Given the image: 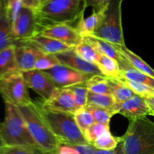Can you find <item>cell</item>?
Returning <instances> with one entry per match:
<instances>
[{
	"mask_svg": "<svg viewBox=\"0 0 154 154\" xmlns=\"http://www.w3.org/2000/svg\"><path fill=\"white\" fill-rule=\"evenodd\" d=\"M117 47L122 57L129 63L132 67L145 75L154 78L153 69L139 56L130 51L126 45H117Z\"/></svg>",
	"mask_w": 154,
	"mask_h": 154,
	"instance_id": "ac0fdd59",
	"label": "cell"
},
{
	"mask_svg": "<svg viewBox=\"0 0 154 154\" xmlns=\"http://www.w3.org/2000/svg\"><path fill=\"white\" fill-rule=\"evenodd\" d=\"M95 154H126V153H125L124 148H123L122 140H120V143H119V144L115 149H113V150H98L97 149Z\"/></svg>",
	"mask_w": 154,
	"mask_h": 154,
	"instance_id": "ab89813d",
	"label": "cell"
},
{
	"mask_svg": "<svg viewBox=\"0 0 154 154\" xmlns=\"http://www.w3.org/2000/svg\"><path fill=\"white\" fill-rule=\"evenodd\" d=\"M12 32L16 43L24 42L37 34L38 26L35 10L23 8L19 17L12 25Z\"/></svg>",
	"mask_w": 154,
	"mask_h": 154,
	"instance_id": "30bf717a",
	"label": "cell"
},
{
	"mask_svg": "<svg viewBox=\"0 0 154 154\" xmlns=\"http://www.w3.org/2000/svg\"><path fill=\"white\" fill-rule=\"evenodd\" d=\"M23 7L35 10L40 6L41 2L38 0H23Z\"/></svg>",
	"mask_w": 154,
	"mask_h": 154,
	"instance_id": "60d3db41",
	"label": "cell"
},
{
	"mask_svg": "<svg viewBox=\"0 0 154 154\" xmlns=\"http://www.w3.org/2000/svg\"><path fill=\"white\" fill-rule=\"evenodd\" d=\"M74 48L77 54L81 56L83 59L93 64L96 63L99 57V53L91 44L88 43L83 39L82 42Z\"/></svg>",
	"mask_w": 154,
	"mask_h": 154,
	"instance_id": "f546056e",
	"label": "cell"
},
{
	"mask_svg": "<svg viewBox=\"0 0 154 154\" xmlns=\"http://www.w3.org/2000/svg\"><path fill=\"white\" fill-rule=\"evenodd\" d=\"M20 42L32 45L39 51L46 53V54H55V55L69 51L71 48H72V47L69 46L60 41H57L52 38L48 37V36L43 35L39 33H37L32 37L24 41V42Z\"/></svg>",
	"mask_w": 154,
	"mask_h": 154,
	"instance_id": "2e32d148",
	"label": "cell"
},
{
	"mask_svg": "<svg viewBox=\"0 0 154 154\" xmlns=\"http://www.w3.org/2000/svg\"><path fill=\"white\" fill-rule=\"evenodd\" d=\"M111 0H87V8L91 7L93 11L102 12L106 9Z\"/></svg>",
	"mask_w": 154,
	"mask_h": 154,
	"instance_id": "8d00e7d4",
	"label": "cell"
},
{
	"mask_svg": "<svg viewBox=\"0 0 154 154\" xmlns=\"http://www.w3.org/2000/svg\"><path fill=\"white\" fill-rule=\"evenodd\" d=\"M22 73L27 87L37 93L44 101L48 100L58 89L51 77L44 71L32 69Z\"/></svg>",
	"mask_w": 154,
	"mask_h": 154,
	"instance_id": "ba28073f",
	"label": "cell"
},
{
	"mask_svg": "<svg viewBox=\"0 0 154 154\" xmlns=\"http://www.w3.org/2000/svg\"><path fill=\"white\" fill-rule=\"evenodd\" d=\"M15 58L20 72L35 69V66L42 51L23 42H17L14 45Z\"/></svg>",
	"mask_w": 154,
	"mask_h": 154,
	"instance_id": "9a60e30c",
	"label": "cell"
},
{
	"mask_svg": "<svg viewBox=\"0 0 154 154\" xmlns=\"http://www.w3.org/2000/svg\"><path fill=\"white\" fill-rule=\"evenodd\" d=\"M5 114L2 124L0 135L6 145L38 146L32 137L17 107L8 102H5Z\"/></svg>",
	"mask_w": 154,
	"mask_h": 154,
	"instance_id": "5b68a950",
	"label": "cell"
},
{
	"mask_svg": "<svg viewBox=\"0 0 154 154\" xmlns=\"http://www.w3.org/2000/svg\"><path fill=\"white\" fill-rule=\"evenodd\" d=\"M79 154H95L97 149L89 143L87 144H78V145H73Z\"/></svg>",
	"mask_w": 154,
	"mask_h": 154,
	"instance_id": "74e56055",
	"label": "cell"
},
{
	"mask_svg": "<svg viewBox=\"0 0 154 154\" xmlns=\"http://www.w3.org/2000/svg\"><path fill=\"white\" fill-rule=\"evenodd\" d=\"M0 94L5 102L16 107L28 105L33 102L30 98L23 75L20 71L0 80Z\"/></svg>",
	"mask_w": 154,
	"mask_h": 154,
	"instance_id": "52a82bcc",
	"label": "cell"
},
{
	"mask_svg": "<svg viewBox=\"0 0 154 154\" xmlns=\"http://www.w3.org/2000/svg\"><path fill=\"white\" fill-rule=\"evenodd\" d=\"M89 91L97 94L112 95V79L104 75H93L86 82Z\"/></svg>",
	"mask_w": 154,
	"mask_h": 154,
	"instance_id": "603a6c76",
	"label": "cell"
},
{
	"mask_svg": "<svg viewBox=\"0 0 154 154\" xmlns=\"http://www.w3.org/2000/svg\"><path fill=\"white\" fill-rule=\"evenodd\" d=\"M87 0H48L35 10L38 32L57 24L78 22L84 15Z\"/></svg>",
	"mask_w": 154,
	"mask_h": 154,
	"instance_id": "6da1fadb",
	"label": "cell"
},
{
	"mask_svg": "<svg viewBox=\"0 0 154 154\" xmlns=\"http://www.w3.org/2000/svg\"><path fill=\"white\" fill-rule=\"evenodd\" d=\"M47 1H48V0H42V1H41V4H43V3L46 2Z\"/></svg>",
	"mask_w": 154,
	"mask_h": 154,
	"instance_id": "f6af8a7d",
	"label": "cell"
},
{
	"mask_svg": "<svg viewBox=\"0 0 154 154\" xmlns=\"http://www.w3.org/2000/svg\"><path fill=\"white\" fill-rule=\"evenodd\" d=\"M18 71L14 45L0 51V80Z\"/></svg>",
	"mask_w": 154,
	"mask_h": 154,
	"instance_id": "d6986e66",
	"label": "cell"
},
{
	"mask_svg": "<svg viewBox=\"0 0 154 154\" xmlns=\"http://www.w3.org/2000/svg\"><path fill=\"white\" fill-rule=\"evenodd\" d=\"M17 108L36 144L46 151L56 153L60 143L41 115L36 102Z\"/></svg>",
	"mask_w": 154,
	"mask_h": 154,
	"instance_id": "277c9868",
	"label": "cell"
},
{
	"mask_svg": "<svg viewBox=\"0 0 154 154\" xmlns=\"http://www.w3.org/2000/svg\"><path fill=\"white\" fill-rule=\"evenodd\" d=\"M118 79L123 84H124L129 88H130L136 95H139V96H143V97L154 95V89L148 87V86L131 81V80L127 79V78H121V77H120Z\"/></svg>",
	"mask_w": 154,
	"mask_h": 154,
	"instance_id": "d6a6232c",
	"label": "cell"
},
{
	"mask_svg": "<svg viewBox=\"0 0 154 154\" xmlns=\"http://www.w3.org/2000/svg\"><path fill=\"white\" fill-rule=\"evenodd\" d=\"M95 65H96L101 73L110 79H116L120 77V69L117 60L108 56L99 54Z\"/></svg>",
	"mask_w": 154,
	"mask_h": 154,
	"instance_id": "7402d4cb",
	"label": "cell"
},
{
	"mask_svg": "<svg viewBox=\"0 0 154 154\" xmlns=\"http://www.w3.org/2000/svg\"><path fill=\"white\" fill-rule=\"evenodd\" d=\"M153 96H154V95H153Z\"/></svg>",
	"mask_w": 154,
	"mask_h": 154,
	"instance_id": "c3c4849f",
	"label": "cell"
},
{
	"mask_svg": "<svg viewBox=\"0 0 154 154\" xmlns=\"http://www.w3.org/2000/svg\"><path fill=\"white\" fill-rule=\"evenodd\" d=\"M93 115L96 123H102L105 126H110V121L111 117L117 114L114 111L103 109V108H86Z\"/></svg>",
	"mask_w": 154,
	"mask_h": 154,
	"instance_id": "d590c367",
	"label": "cell"
},
{
	"mask_svg": "<svg viewBox=\"0 0 154 154\" xmlns=\"http://www.w3.org/2000/svg\"><path fill=\"white\" fill-rule=\"evenodd\" d=\"M0 154H56L48 152L38 146H5Z\"/></svg>",
	"mask_w": 154,
	"mask_h": 154,
	"instance_id": "83f0119b",
	"label": "cell"
},
{
	"mask_svg": "<svg viewBox=\"0 0 154 154\" xmlns=\"http://www.w3.org/2000/svg\"><path fill=\"white\" fill-rule=\"evenodd\" d=\"M121 140L126 154H154V123L147 117L129 120Z\"/></svg>",
	"mask_w": 154,
	"mask_h": 154,
	"instance_id": "3957f363",
	"label": "cell"
},
{
	"mask_svg": "<svg viewBox=\"0 0 154 154\" xmlns=\"http://www.w3.org/2000/svg\"><path fill=\"white\" fill-rule=\"evenodd\" d=\"M115 101L112 95L97 94L89 91L87 105L86 108H103L115 111Z\"/></svg>",
	"mask_w": 154,
	"mask_h": 154,
	"instance_id": "cb8c5ba5",
	"label": "cell"
},
{
	"mask_svg": "<svg viewBox=\"0 0 154 154\" xmlns=\"http://www.w3.org/2000/svg\"></svg>",
	"mask_w": 154,
	"mask_h": 154,
	"instance_id": "681fc988",
	"label": "cell"
},
{
	"mask_svg": "<svg viewBox=\"0 0 154 154\" xmlns=\"http://www.w3.org/2000/svg\"><path fill=\"white\" fill-rule=\"evenodd\" d=\"M2 122L0 121V130H1V128H2Z\"/></svg>",
	"mask_w": 154,
	"mask_h": 154,
	"instance_id": "bcb514c9",
	"label": "cell"
},
{
	"mask_svg": "<svg viewBox=\"0 0 154 154\" xmlns=\"http://www.w3.org/2000/svg\"><path fill=\"white\" fill-rule=\"evenodd\" d=\"M114 110L117 114L124 116L129 120L141 117L153 116V111L144 97L136 95L122 104H116Z\"/></svg>",
	"mask_w": 154,
	"mask_h": 154,
	"instance_id": "8fae6325",
	"label": "cell"
},
{
	"mask_svg": "<svg viewBox=\"0 0 154 154\" xmlns=\"http://www.w3.org/2000/svg\"><path fill=\"white\" fill-rule=\"evenodd\" d=\"M5 146H6L5 142L4 140H3V138H2V135H0V150H1V149L3 147H5Z\"/></svg>",
	"mask_w": 154,
	"mask_h": 154,
	"instance_id": "7bdbcfd3",
	"label": "cell"
},
{
	"mask_svg": "<svg viewBox=\"0 0 154 154\" xmlns=\"http://www.w3.org/2000/svg\"><path fill=\"white\" fill-rule=\"evenodd\" d=\"M56 154H79V153L73 145L60 144L56 151Z\"/></svg>",
	"mask_w": 154,
	"mask_h": 154,
	"instance_id": "f35d334b",
	"label": "cell"
},
{
	"mask_svg": "<svg viewBox=\"0 0 154 154\" xmlns=\"http://www.w3.org/2000/svg\"><path fill=\"white\" fill-rule=\"evenodd\" d=\"M121 138L113 136L110 130L106 131L95 141L93 145L98 150H110L115 149L120 143Z\"/></svg>",
	"mask_w": 154,
	"mask_h": 154,
	"instance_id": "f1b7e54d",
	"label": "cell"
},
{
	"mask_svg": "<svg viewBox=\"0 0 154 154\" xmlns=\"http://www.w3.org/2000/svg\"><path fill=\"white\" fill-rule=\"evenodd\" d=\"M16 44L12 32V24L3 8L0 14V51Z\"/></svg>",
	"mask_w": 154,
	"mask_h": 154,
	"instance_id": "ffe728a7",
	"label": "cell"
},
{
	"mask_svg": "<svg viewBox=\"0 0 154 154\" xmlns=\"http://www.w3.org/2000/svg\"><path fill=\"white\" fill-rule=\"evenodd\" d=\"M83 39L88 43L91 44L97 50L99 54L108 56V57H111V58L117 60L119 63V66H120V69L126 67L129 65V63L120 54L117 45H114L110 42H107V41L99 38L93 35L84 37L83 38Z\"/></svg>",
	"mask_w": 154,
	"mask_h": 154,
	"instance_id": "e0dca14e",
	"label": "cell"
},
{
	"mask_svg": "<svg viewBox=\"0 0 154 154\" xmlns=\"http://www.w3.org/2000/svg\"><path fill=\"white\" fill-rule=\"evenodd\" d=\"M145 100L147 101V102L148 103V105H150V107L151 108V109L153 111V116H154V96H147L144 97Z\"/></svg>",
	"mask_w": 154,
	"mask_h": 154,
	"instance_id": "b9f144b4",
	"label": "cell"
},
{
	"mask_svg": "<svg viewBox=\"0 0 154 154\" xmlns=\"http://www.w3.org/2000/svg\"><path fill=\"white\" fill-rule=\"evenodd\" d=\"M75 119L82 133H84L86 129H88L93 123H96L92 114L86 108L78 109L75 114Z\"/></svg>",
	"mask_w": 154,
	"mask_h": 154,
	"instance_id": "4dcf8cb0",
	"label": "cell"
},
{
	"mask_svg": "<svg viewBox=\"0 0 154 154\" xmlns=\"http://www.w3.org/2000/svg\"><path fill=\"white\" fill-rule=\"evenodd\" d=\"M60 64L61 63L55 54H46V53L42 52L38 59L36 61L35 69L42 71L48 70V69H51V68Z\"/></svg>",
	"mask_w": 154,
	"mask_h": 154,
	"instance_id": "1f68e13d",
	"label": "cell"
},
{
	"mask_svg": "<svg viewBox=\"0 0 154 154\" xmlns=\"http://www.w3.org/2000/svg\"><path fill=\"white\" fill-rule=\"evenodd\" d=\"M39 112L60 144L78 145L87 142L77 125L75 114L49 109L36 102Z\"/></svg>",
	"mask_w": 154,
	"mask_h": 154,
	"instance_id": "7a4b0ae2",
	"label": "cell"
},
{
	"mask_svg": "<svg viewBox=\"0 0 154 154\" xmlns=\"http://www.w3.org/2000/svg\"><path fill=\"white\" fill-rule=\"evenodd\" d=\"M5 1H6V0H0V14H1L3 8H4Z\"/></svg>",
	"mask_w": 154,
	"mask_h": 154,
	"instance_id": "ee69618b",
	"label": "cell"
},
{
	"mask_svg": "<svg viewBox=\"0 0 154 154\" xmlns=\"http://www.w3.org/2000/svg\"><path fill=\"white\" fill-rule=\"evenodd\" d=\"M44 72L51 77L57 88H65L75 84L85 83L93 76L78 72L63 64L57 65Z\"/></svg>",
	"mask_w": 154,
	"mask_h": 154,
	"instance_id": "9c48e42d",
	"label": "cell"
},
{
	"mask_svg": "<svg viewBox=\"0 0 154 154\" xmlns=\"http://www.w3.org/2000/svg\"><path fill=\"white\" fill-rule=\"evenodd\" d=\"M47 108L75 114L78 108L72 92L67 88H58L48 100L42 102Z\"/></svg>",
	"mask_w": 154,
	"mask_h": 154,
	"instance_id": "5bb4252c",
	"label": "cell"
},
{
	"mask_svg": "<svg viewBox=\"0 0 154 154\" xmlns=\"http://www.w3.org/2000/svg\"><path fill=\"white\" fill-rule=\"evenodd\" d=\"M102 12L93 11L91 15L87 17H84V16L80 18L78 21L75 29L78 32L82 38L87 37V36L93 35L94 32L99 26V23L102 19Z\"/></svg>",
	"mask_w": 154,
	"mask_h": 154,
	"instance_id": "44dd1931",
	"label": "cell"
},
{
	"mask_svg": "<svg viewBox=\"0 0 154 154\" xmlns=\"http://www.w3.org/2000/svg\"><path fill=\"white\" fill-rule=\"evenodd\" d=\"M67 88L72 92L75 104H76L78 109L85 108L87 105V99H88L89 93V90L87 88L86 82L75 84V85L68 87Z\"/></svg>",
	"mask_w": 154,
	"mask_h": 154,
	"instance_id": "4316f807",
	"label": "cell"
},
{
	"mask_svg": "<svg viewBox=\"0 0 154 154\" xmlns=\"http://www.w3.org/2000/svg\"><path fill=\"white\" fill-rule=\"evenodd\" d=\"M60 63L72 69L90 75H102L96 65L87 61L78 55L75 48L56 54Z\"/></svg>",
	"mask_w": 154,
	"mask_h": 154,
	"instance_id": "4fadbf2b",
	"label": "cell"
},
{
	"mask_svg": "<svg viewBox=\"0 0 154 154\" xmlns=\"http://www.w3.org/2000/svg\"><path fill=\"white\" fill-rule=\"evenodd\" d=\"M120 77L144 84L154 89V78L136 70L130 65L120 69Z\"/></svg>",
	"mask_w": 154,
	"mask_h": 154,
	"instance_id": "d4e9b609",
	"label": "cell"
},
{
	"mask_svg": "<svg viewBox=\"0 0 154 154\" xmlns=\"http://www.w3.org/2000/svg\"><path fill=\"white\" fill-rule=\"evenodd\" d=\"M23 4V0H6L5 4L6 14L13 25L21 13Z\"/></svg>",
	"mask_w": 154,
	"mask_h": 154,
	"instance_id": "e575fe53",
	"label": "cell"
},
{
	"mask_svg": "<svg viewBox=\"0 0 154 154\" xmlns=\"http://www.w3.org/2000/svg\"><path fill=\"white\" fill-rule=\"evenodd\" d=\"M38 1H39V2H41V1H42V0H38Z\"/></svg>",
	"mask_w": 154,
	"mask_h": 154,
	"instance_id": "7dc6e473",
	"label": "cell"
},
{
	"mask_svg": "<svg viewBox=\"0 0 154 154\" xmlns=\"http://www.w3.org/2000/svg\"><path fill=\"white\" fill-rule=\"evenodd\" d=\"M122 2L123 0H111L106 9L102 12V19L93 36L114 45H126L122 27Z\"/></svg>",
	"mask_w": 154,
	"mask_h": 154,
	"instance_id": "8992f818",
	"label": "cell"
},
{
	"mask_svg": "<svg viewBox=\"0 0 154 154\" xmlns=\"http://www.w3.org/2000/svg\"><path fill=\"white\" fill-rule=\"evenodd\" d=\"M108 130H110V126H105L102 123H94L88 129H86L83 135L89 144H93L101 135Z\"/></svg>",
	"mask_w": 154,
	"mask_h": 154,
	"instance_id": "836d02e7",
	"label": "cell"
},
{
	"mask_svg": "<svg viewBox=\"0 0 154 154\" xmlns=\"http://www.w3.org/2000/svg\"><path fill=\"white\" fill-rule=\"evenodd\" d=\"M135 96L136 94L118 78L112 79V96L116 104L119 105L123 103Z\"/></svg>",
	"mask_w": 154,
	"mask_h": 154,
	"instance_id": "484cf974",
	"label": "cell"
},
{
	"mask_svg": "<svg viewBox=\"0 0 154 154\" xmlns=\"http://www.w3.org/2000/svg\"><path fill=\"white\" fill-rule=\"evenodd\" d=\"M38 33L60 41L72 48H75L83 41V38L78 33L75 27L69 24L51 26L41 30Z\"/></svg>",
	"mask_w": 154,
	"mask_h": 154,
	"instance_id": "7c38bea8",
	"label": "cell"
}]
</instances>
